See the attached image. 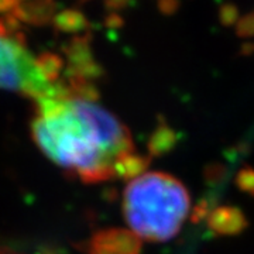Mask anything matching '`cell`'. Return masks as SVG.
I'll return each mask as SVG.
<instances>
[{
	"label": "cell",
	"mask_w": 254,
	"mask_h": 254,
	"mask_svg": "<svg viewBox=\"0 0 254 254\" xmlns=\"http://www.w3.org/2000/svg\"><path fill=\"white\" fill-rule=\"evenodd\" d=\"M235 184L243 193L254 198V167L243 165L235 177Z\"/></svg>",
	"instance_id": "obj_12"
},
{
	"label": "cell",
	"mask_w": 254,
	"mask_h": 254,
	"mask_svg": "<svg viewBox=\"0 0 254 254\" xmlns=\"http://www.w3.org/2000/svg\"><path fill=\"white\" fill-rule=\"evenodd\" d=\"M151 164L150 155H140L134 153H127L122 155L115 163V177L120 178L122 181H134L137 178L143 177Z\"/></svg>",
	"instance_id": "obj_9"
},
{
	"label": "cell",
	"mask_w": 254,
	"mask_h": 254,
	"mask_svg": "<svg viewBox=\"0 0 254 254\" xmlns=\"http://www.w3.org/2000/svg\"><path fill=\"white\" fill-rule=\"evenodd\" d=\"M240 54L245 57H250L254 54V43H245L240 48Z\"/></svg>",
	"instance_id": "obj_22"
},
{
	"label": "cell",
	"mask_w": 254,
	"mask_h": 254,
	"mask_svg": "<svg viewBox=\"0 0 254 254\" xmlns=\"http://www.w3.org/2000/svg\"><path fill=\"white\" fill-rule=\"evenodd\" d=\"M33 138L44 154L85 184L115 178V163L134 153L130 130L98 103L69 99L55 118H36Z\"/></svg>",
	"instance_id": "obj_1"
},
{
	"label": "cell",
	"mask_w": 254,
	"mask_h": 254,
	"mask_svg": "<svg viewBox=\"0 0 254 254\" xmlns=\"http://www.w3.org/2000/svg\"><path fill=\"white\" fill-rule=\"evenodd\" d=\"M239 7L233 3H225L219 9V21L225 27H232L239 23Z\"/></svg>",
	"instance_id": "obj_15"
},
{
	"label": "cell",
	"mask_w": 254,
	"mask_h": 254,
	"mask_svg": "<svg viewBox=\"0 0 254 254\" xmlns=\"http://www.w3.org/2000/svg\"><path fill=\"white\" fill-rule=\"evenodd\" d=\"M18 1H13V0H9V1H0V13H3L4 16L6 14H10L13 13L14 9L17 7Z\"/></svg>",
	"instance_id": "obj_20"
},
{
	"label": "cell",
	"mask_w": 254,
	"mask_h": 254,
	"mask_svg": "<svg viewBox=\"0 0 254 254\" xmlns=\"http://www.w3.org/2000/svg\"><path fill=\"white\" fill-rule=\"evenodd\" d=\"M105 26L109 28H120L125 26V18L122 17L119 13L109 11L108 16L105 17Z\"/></svg>",
	"instance_id": "obj_18"
},
{
	"label": "cell",
	"mask_w": 254,
	"mask_h": 254,
	"mask_svg": "<svg viewBox=\"0 0 254 254\" xmlns=\"http://www.w3.org/2000/svg\"><path fill=\"white\" fill-rule=\"evenodd\" d=\"M106 9L109 11H113V13H119L122 9H126L128 6V1H123V0H118V1H108L105 3Z\"/></svg>",
	"instance_id": "obj_19"
},
{
	"label": "cell",
	"mask_w": 254,
	"mask_h": 254,
	"mask_svg": "<svg viewBox=\"0 0 254 254\" xmlns=\"http://www.w3.org/2000/svg\"><path fill=\"white\" fill-rule=\"evenodd\" d=\"M0 254H21L14 252V250H10V249H4V247H0Z\"/></svg>",
	"instance_id": "obj_23"
},
{
	"label": "cell",
	"mask_w": 254,
	"mask_h": 254,
	"mask_svg": "<svg viewBox=\"0 0 254 254\" xmlns=\"http://www.w3.org/2000/svg\"><path fill=\"white\" fill-rule=\"evenodd\" d=\"M58 4L51 0H40V1H18L17 7L13 14L20 20L31 26H47L53 23L57 16L55 11Z\"/></svg>",
	"instance_id": "obj_7"
},
{
	"label": "cell",
	"mask_w": 254,
	"mask_h": 254,
	"mask_svg": "<svg viewBox=\"0 0 254 254\" xmlns=\"http://www.w3.org/2000/svg\"><path fill=\"white\" fill-rule=\"evenodd\" d=\"M53 26L57 33L82 36V34H88L91 23L81 10L65 9L57 13V16L53 20Z\"/></svg>",
	"instance_id": "obj_10"
},
{
	"label": "cell",
	"mask_w": 254,
	"mask_h": 254,
	"mask_svg": "<svg viewBox=\"0 0 254 254\" xmlns=\"http://www.w3.org/2000/svg\"><path fill=\"white\" fill-rule=\"evenodd\" d=\"M177 143H178L177 131L165 122V119L160 118L158 125H157L154 131L151 133V136H150L148 141H147L148 155L151 158L153 157L157 158V157L167 155L175 148Z\"/></svg>",
	"instance_id": "obj_8"
},
{
	"label": "cell",
	"mask_w": 254,
	"mask_h": 254,
	"mask_svg": "<svg viewBox=\"0 0 254 254\" xmlns=\"http://www.w3.org/2000/svg\"><path fill=\"white\" fill-rule=\"evenodd\" d=\"M208 226L218 236H237L247 229L249 220L243 210L236 206L222 205L216 206L209 215Z\"/></svg>",
	"instance_id": "obj_6"
},
{
	"label": "cell",
	"mask_w": 254,
	"mask_h": 254,
	"mask_svg": "<svg viewBox=\"0 0 254 254\" xmlns=\"http://www.w3.org/2000/svg\"><path fill=\"white\" fill-rule=\"evenodd\" d=\"M37 254H64L63 249H60V247H55V246H43L40 250H38V253Z\"/></svg>",
	"instance_id": "obj_21"
},
{
	"label": "cell",
	"mask_w": 254,
	"mask_h": 254,
	"mask_svg": "<svg viewBox=\"0 0 254 254\" xmlns=\"http://www.w3.org/2000/svg\"><path fill=\"white\" fill-rule=\"evenodd\" d=\"M92 36L82 34L71 38L65 46L63 51L66 57V71L65 76H76L86 81L95 82L105 75V69L102 65L95 61L91 48Z\"/></svg>",
	"instance_id": "obj_4"
},
{
	"label": "cell",
	"mask_w": 254,
	"mask_h": 254,
	"mask_svg": "<svg viewBox=\"0 0 254 254\" xmlns=\"http://www.w3.org/2000/svg\"><path fill=\"white\" fill-rule=\"evenodd\" d=\"M86 254H141V239L122 227L102 229L83 243Z\"/></svg>",
	"instance_id": "obj_5"
},
{
	"label": "cell",
	"mask_w": 254,
	"mask_h": 254,
	"mask_svg": "<svg viewBox=\"0 0 254 254\" xmlns=\"http://www.w3.org/2000/svg\"><path fill=\"white\" fill-rule=\"evenodd\" d=\"M50 88L51 83L41 75L27 48L0 38V89L20 92L38 100Z\"/></svg>",
	"instance_id": "obj_3"
},
{
	"label": "cell",
	"mask_w": 254,
	"mask_h": 254,
	"mask_svg": "<svg viewBox=\"0 0 254 254\" xmlns=\"http://www.w3.org/2000/svg\"><path fill=\"white\" fill-rule=\"evenodd\" d=\"M190 213V192L170 174H144L128 182L123 193V215L127 225L145 242L171 240Z\"/></svg>",
	"instance_id": "obj_2"
},
{
	"label": "cell",
	"mask_w": 254,
	"mask_h": 254,
	"mask_svg": "<svg viewBox=\"0 0 254 254\" xmlns=\"http://www.w3.org/2000/svg\"><path fill=\"white\" fill-rule=\"evenodd\" d=\"M236 36L239 38H254V10L245 14L236 24Z\"/></svg>",
	"instance_id": "obj_16"
},
{
	"label": "cell",
	"mask_w": 254,
	"mask_h": 254,
	"mask_svg": "<svg viewBox=\"0 0 254 254\" xmlns=\"http://www.w3.org/2000/svg\"><path fill=\"white\" fill-rule=\"evenodd\" d=\"M227 167L220 163H210L203 170V180L209 187H219L226 181Z\"/></svg>",
	"instance_id": "obj_13"
},
{
	"label": "cell",
	"mask_w": 254,
	"mask_h": 254,
	"mask_svg": "<svg viewBox=\"0 0 254 254\" xmlns=\"http://www.w3.org/2000/svg\"><path fill=\"white\" fill-rule=\"evenodd\" d=\"M213 202H215V200L212 199V198H209V196L202 198V199L192 208V210H190V222H192V223H200L202 220L208 219L209 215L212 213V210L216 208V206L213 205Z\"/></svg>",
	"instance_id": "obj_14"
},
{
	"label": "cell",
	"mask_w": 254,
	"mask_h": 254,
	"mask_svg": "<svg viewBox=\"0 0 254 254\" xmlns=\"http://www.w3.org/2000/svg\"><path fill=\"white\" fill-rule=\"evenodd\" d=\"M157 7L160 10V13L164 16H173L180 9V1H174V0H161Z\"/></svg>",
	"instance_id": "obj_17"
},
{
	"label": "cell",
	"mask_w": 254,
	"mask_h": 254,
	"mask_svg": "<svg viewBox=\"0 0 254 254\" xmlns=\"http://www.w3.org/2000/svg\"><path fill=\"white\" fill-rule=\"evenodd\" d=\"M37 68L50 83H55L61 78L64 69V58L55 53H43L36 58Z\"/></svg>",
	"instance_id": "obj_11"
}]
</instances>
